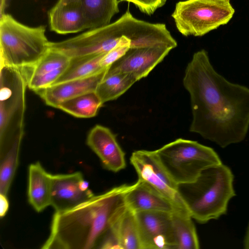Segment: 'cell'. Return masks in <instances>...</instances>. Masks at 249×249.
Here are the masks:
<instances>
[{
    "label": "cell",
    "mask_w": 249,
    "mask_h": 249,
    "mask_svg": "<svg viewBox=\"0 0 249 249\" xmlns=\"http://www.w3.org/2000/svg\"><path fill=\"white\" fill-rule=\"evenodd\" d=\"M80 172L51 174V206L55 212L71 210L90 199L94 195Z\"/></svg>",
    "instance_id": "10"
},
{
    "label": "cell",
    "mask_w": 249,
    "mask_h": 249,
    "mask_svg": "<svg viewBox=\"0 0 249 249\" xmlns=\"http://www.w3.org/2000/svg\"><path fill=\"white\" fill-rule=\"evenodd\" d=\"M103 104L94 91L65 101L57 108L75 117L89 118L97 115Z\"/></svg>",
    "instance_id": "22"
},
{
    "label": "cell",
    "mask_w": 249,
    "mask_h": 249,
    "mask_svg": "<svg viewBox=\"0 0 249 249\" xmlns=\"http://www.w3.org/2000/svg\"><path fill=\"white\" fill-rule=\"evenodd\" d=\"M51 174L39 161L28 168V198L30 205L37 212L51 206Z\"/></svg>",
    "instance_id": "16"
},
{
    "label": "cell",
    "mask_w": 249,
    "mask_h": 249,
    "mask_svg": "<svg viewBox=\"0 0 249 249\" xmlns=\"http://www.w3.org/2000/svg\"><path fill=\"white\" fill-rule=\"evenodd\" d=\"M171 213L156 211L135 213L141 249H176Z\"/></svg>",
    "instance_id": "9"
},
{
    "label": "cell",
    "mask_w": 249,
    "mask_h": 249,
    "mask_svg": "<svg viewBox=\"0 0 249 249\" xmlns=\"http://www.w3.org/2000/svg\"><path fill=\"white\" fill-rule=\"evenodd\" d=\"M70 59L63 53L49 48L33 67L27 68L28 79L30 77L41 75L59 69L67 68Z\"/></svg>",
    "instance_id": "23"
},
{
    "label": "cell",
    "mask_w": 249,
    "mask_h": 249,
    "mask_svg": "<svg viewBox=\"0 0 249 249\" xmlns=\"http://www.w3.org/2000/svg\"><path fill=\"white\" fill-rule=\"evenodd\" d=\"M171 50L165 46L130 48L110 66L108 71L128 74L138 81L146 77Z\"/></svg>",
    "instance_id": "11"
},
{
    "label": "cell",
    "mask_w": 249,
    "mask_h": 249,
    "mask_svg": "<svg viewBox=\"0 0 249 249\" xmlns=\"http://www.w3.org/2000/svg\"><path fill=\"white\" fill-rule=\"evenodd\" d=\"M130 161L138 180L145 182L168 199L178 210L188 212L179 194L178 184L160 163L155 151H135Z\"/></svg>",
    "instance_id": "8"
},
{
    "label": "cell",
    "mask_w": 249,
    "mask_h": 249,
    "mask_svg": "<svg viewBox=\"0 0 249 249\" xmlns=\"http://www.w3.org/2000/svg\"><path fill=\"white\" fill-rule=\"evenodd\" d=\"M0 142L22 139L28 80L26 69L0 66Z\"/></svg>",
    "instance_id": "6"
},
{
    "label": "cell",
    "mask_w": 249,
    "mask_h": 249,
    "mask_svg": "<svg viewBox=\"0 0 249 249\" xmlns=\"http://www.w3.org/2000/svg\"><path fill=\"white\" fill-rule=\"evenodd\" d=\"M109 230L118 238L122 249H141L135 214L127 206Z\"/></svg>",
    "instance_id": "17"
},
{
    "label": "cell",
    "mask_w": 249,
    "mask_h": 249,
    "mask_svg": "<svg viewBox=\"0 0 249 249\" xmlns=\"http://www.w3.org/2000/svg\"><path fill=\"white\" fill-rule=\"evenodd\" d=\"M183 84L190 95L191 132L222 148L244 140L249 127V88L218 73L204 50L194 54Z\"/></svg>",
    "instance_id": "1"
},
{
    "label": "cell",
    "mask_w": 249,
    "mask_h": 249,
    "mask_svg": "<svg viewBox=\"0 0 249 249\" xmlns=\"http://www.w3.org/2000/svg\"><path fill=\"white\" fill-rule=\"evenodd\" d=\"M109 68L91 76L53 84L35 92L47 105L57 108L58 106L65 101L95 91Z\"/></svg>",
    "instance_id": "13"
},
{
    "label": "cell",
    "mask_w": 249,
    "mask_h": 249,
    "mask_svg": "<svg viewBox=\"0 0 249 249\" xmlns=\"http://www.w3.org/2000/svg\"><path fill=\"white\" fill-rule=\"evenodd\" d=\"M133 3L140 10L148 15H152L155 11L163 6L166 0H121Z\"/></svg>",
    "instance_id": "25"
},
{
    "label": "cell",
    "mask_w": 249,
    "mask_h": 249,
    "mask_svg": "<svg viewBox=\"0 0 249 249\" xmlns=\"http://www.w3.org/2000/svg\"><path fill=\"white\" fill-rule=\"evenodd\" d=\"M105 54L71 58L67 68L53 84L88 77L102 71L107 68L101 65Z\"/></svg>",
    "instance_id": "19"
},
{
    "label": "cell",
    "mask_w": 249,
    "mask_h": 249,
    "mask_svg": "<svg viewBox=\"0 0 249 249\" xmlns=\"http://www.w3.org/2000/svg\"><path fill=\"white\" fill-rule=\"evenodd\" d=\"M130 48L128 45H120L114 48L103 56L101 61V66L103 68L109 67L124 56Z\"/></svg>",
    "instance_id": "24"
},
{
    "label": "cell",
    "mask_w": 249,
    "mask_h": 249,
    "mask_svg": "<svg viewBox=\"0 0 249 249\" xmlns=\"http://www.w3.org/2000/svg\"><path fill=\"white\" fill-rule=\"evenodd\" d=\"M176 249H198L200 245L195 224L189 213L177 211L171 213Z\"/></svg>",
    "instance_id": "18"
},
{
    "label": "cell",
    "mask_w": 249,
    "mask_h": 249,
    "mask_svg": "<svg viewBox=\"0 0 249 249\" xmlns=\"http://www.w3.org/2000/svg\"><path fill=\"white\" fill-rule=\"evenodd\" d=\"M125 201L127 207L134 213L143 211L173 213L179 211L168 199L138 179L134 187L126 194Z\"/></svg>",
    "instance_id": "15"
},
{
    "label": "cell",
    "mask_w": 249,
    "mask_h": 249,
    "mask_svg": "<svg viewBox=\"0 0 249 249\" xmlns=\"http://www.w3.org/2000/svg\"><path fill=\"white\" fill-rule=\"evenodd\" d=\"M115 187L76 207L55 212L43 249H98L114 221L126 206V194L135 186Z\"/></svg>",
    "instance_id": "2"
},
{
    "label": "cell",
    "mask_w": 249,
    "mask_h": 249,
    "mask_svg": "<svg viewBox=\"0 0 249 249\" xmlns=\"http://www.w3.org/2000/svg\"><path fill=\"white\" fill-rule=\"evenodd\" d=\"M244 248L249 249V224L248 226L243 242Z\"/></svg>",
    "instance_id": "27"
},
{
    "label": "cell",
    "mask_w": 249,
    "mask_h": 249,
    "mask_svg": "<svg viewBox=\"0 0 249 249\" xmlns=\"http://www.w3.org/2000/svg\"><path fill=\"white\" fill-rule=\"evenodd\" d=\"M89 29L106 26L118 13V0H82Z\"/></svg>",
    "instance_id": "21"
},
{
    "label": "cell",
    "mask_w": 249,
    "mask_h": 249,
    "mask_svg": "<svg viewBox=\"0 0 249 249\" xmlns=\"http://www.w3.org/2000/svg\"><path fill=\"white\" fill-rule=\"evenodd\" d=\"M87 144L97 155L107 170L118 172L126 166L125 153L115 135L107 127L96 124L89 131Z\"/></svg>",
    "instance_id": "12"
},
{
    "label": "cell",
    "mask_w": 249,
    "mask_h": 249,
    "mask_svg": "<svg viewBox=\"0 0 249 249\" xmlns=\"http://www.w3.org/2000/svg\"><path fill=\"white\" fill-rule=\"evenodd\" d=\"M234 9L230 0H186L177 3L171 16L184 36H202L226 24Z\"/></svg>",
    "instance_id": "7"
},
{
    "label": "cell",
    "mask_w": 249,
    "mask_h": 249,
    "mask_svg": "<svg viewBox=\"0 0 249 249\" xmlns=\"http://www.w3.org/2000/svg\"><path fill=\"white\" fill-rule=\"evenodd\" d=\"M9 201L7 196L0 194V216L4 217L8 212L9 209Z\"/></svg>",
    "instance_id": "26"
},
{
    "label": "cell",
    "mask_w": 249,
    "mask_h": 249,
    "mask_svg": "<svg viewBox=\"0 0 249 249\" xmlns=\"http://www.w3.org/2000/svg\"><path fill=\"white\" fill-rule=\"evenodd\" d=\"M231 170L222 162L205 169L194 181L178 184V191L192 218L204 224L227 213L236 195Z\"/></svg>",
    "instance_id": "3"
},
{
    "label": "cell",
    "mask_w": 249,
    "mask_h": 249,
    "mask_svg": "<svg viewBox=\"0 0 249 249\" xmlns=\"http://www.w3.org/2000/svg\"><path fill=\"white\" fill-rule=\"evenodd\" d=\"M52 31L59 34L89 29L82 0H58L48 12Z\"/></svg>",
    "instance_id": "14"
},
{
    "label": "cell",
    "mask_w": 249,
    "mask_h": 249,
    "mask_svg": "<svg viewBox=\"0 0 249 249\" xmlns=\"http://www.w3.org/2000/svg\"><path fill=\"white\" fill-rule=\"evenodd\" d=\"M49 43L44 26L31 27L8 14L0 15V66L32 67L48 51Z\"/></svg>",
    "instance_id": "4"
},
{
    "label": "cell",
    "mask_w": 249,
    "mask_h": 249,
    "mask_svg": "<svg viewBox=\"0 0 249 249\" xmlns=\"http://www.w3.org/2000/svg\"><path fill=\"white\" fill-rule=\"evenodd\" d=\"M136 82V80L128 74L112 72L108 70L95 92L104 104L117 99Z\"/></svg>",
    "instance_id": "20"
},
{
    "label": "cell",
    "mask_w": 249,
    "mask_h": 249,
    "mask_svg": "<svg viewBox=\"0 0 249 249\" xmlns=\"http://www.w3.org/2000/svg\"><path fill=\"white\" fill-rule=\"evenodd\" d=\"M155 152L178 185L191 182L205 169L222 163L218 155L211 147L181 138L164 145Z\"/></svg>",
    "instance_id": "5"
}]
</instances>
